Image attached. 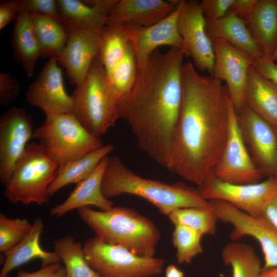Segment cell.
<instances>
[{"mask_svg":"<svg viewBox=\"0 0 277 277\" xmlns=\"http://www.w3.org/2000/svg\"><path fill=\"white\" fill-rule=\"evenodd\" d=\"M214 61L212 76L225 82L236 112L245 106V95L251 58L222 39L212 40Z\"/></svg>","mask_w":277,"mask_h":277,"instance_id":"obj_16","label":"cell"},{"mask_svg":"<svg viewBox=\"0 0 277 277\" xmlns=\"http://www.w3.org/2000/svg\"><path fill=\"white\" fill-rule=\"evenodd\" d=\"M130 43L124 24L104 27L99 56L107 73L122 59Z\"/></svg>","mask_w":277,"mask_h":277,"instance_id":"obj_31","label":"cell"},{"mask_svg":"<svg viewBox=\"0 0 277 277\" xmlns=\"http://www.w3.org/2000/svg\"><path fill=\"white\" fill-rule=\"evenodd\" d=\"M108 159V156L105 157L89 176L77 183L62 203L51 208V215L59 217L72 210L90 206L103 211L114 207L113 203L106 199L102 191V181Z\"/></svg>","mask_w":277,"mask_h":277,"instance_id":"obj_21","label":"cell"},{"mask_svg":"<svg viewBox=\"0 0 277 277\" xmlns=\"http://www.w3.org/2000/svg\"><path fill=\"white\" fill-rule=\"evenodd\" d=\"M21 12L48 16L61 23L57 1L55 0H23Z\"/></svg>","mask_w":277,"mask_h":277,"instance_id":"obj_36","label":"cell"},{"mask_svg":"<svg viewBox=\"0 0 277 277\" xmlns=\"http://www.w3.org/2000/svg\"><path fill=\"white\" fill-rule=\"evenodd\" d=\"M16 277H66V270L60 263L50 264L32 272L21 270Z\"/></svg>","mask_w":277,"mask_h":277,"instance_id":"obj_41","label":"cell"},{"mask_svg":"<svg viewBox=\"0 0 277 277\" xmlns=\"http://www.w3.org/2000/svg\"><path fill=\"white\" fill-rule=\"evenodd\" d=\"M197 188L208 201L222 200L258 217L277 192V176H269L253 184H236L221 181L212 175Z\"/></svg>","mask_w":277,"mask_h":277,"instance_id":"obj_11","label":"cell"},{"mask_svg":"<svg viewBox=\"0 0 277 277\" xmlns=\"http://www.w3.org/2000/svg\"><path fill=\"white\" fill-rule=\"evenodd\" d=\"M233 0H203L200 2L206 19H217L226 15Z\"/></svg>","mask_w":277,"mask_h":277,"instance_id":"obj_38","label":"cell"},{"mask_svg":"<svg viewBox=\"0 0 277 277\" xmlns=\"http://www.w3.org/2000/svg\"><path fill=\"white\" fill-rule=\"evenodd\" d=\"M260 277H277V267L262 269Z\"/></svg>","mask_w":277,"mask_h":277,"instance_id":"obj_45","label":"cell"},{"mask_svg":"<svg viewBox=\"0 0 277 277\" xmlns=\"http://www.w3.org/2000/svg\"><path fill=\"white\" fill-rule=\"evenodd\" d=\"M53 251L64 264L66 277H100L87 263L82 244L70 235L53 242Z\"/></svg>","mask_w":277,"mask_h":277,"instance_id":"obj_30","label":"cell"},{"mask_svg":"<svg viewBox=\"0 0 277 277\" xmlns=\"http://www.w3.org/2000/svg\"><path fill=\"white\" fill-rule=\"evenodd\" d=\"M61 23L68 34L76 30H101L118 0H57Z\"/></svg>","mask_w":277,"mask_h":277,"instance_id":"obj_19","label":"cell"},{"mask_svg":"<svg viewBox=\"0 0 277 277\" xmlns=\"http://www.w3.org/2000/svg\"><path fill=\"white\" fill-rule=\"evenodd\" d=\"M203 236L200 232L188 227L174 226L172 240L176 250V257L179 263H190L203 252L201 243Z\"/></svg>","mask_w":277,"mask_h":277,"instance_id":"obj_34","label":"cell"},{"mask_svg":"<svg viewBox=\"0 0 277 277\" xmlns=\"http://www.w3.org/2000/svg\"><path fill=\"white\" fill-rule=\"evenodd\" d=\"M224 263L231 268V277H260L261 262L254 249L250 245L232 241L223 248Z\"/></svg>","mask_w":277,"mask_h":277,"instance_id":"obj_29","label":"cell"},{"mask_svg":"<svg viewBox=\"0 0 277 277\" xmlns=\"http://www.w3.org/2000/svg\"><path fill=\"white\" fill-rule=\"evenodd\" d=\"M167 216L174 226H187L200 232L203 235H212L216 230L218 219L212 207L179 208Z\"/></svg>","mask_w":277,"mask_h":277,"instance_id":"obj_32","label":"cell"},{"mask_svg":"<svg viewBox=\"0 0 277 277\" xmlns=\"http://www.w3.org/2000/svg\"><path fill=\"white\" fill-rule=\"evenodd\" d=\"M102 191L107 199L123 194L141 197L166 215L179 208L212 207L198 188L182 182L169 184L142 177L126 167L116 155L108 156Z\"/></svg>","mask_w":277,"mask_h":277,"instance_id":"obj_3","label":"cell"},{"mask_svg":"<svg viewBox=\"0 0 277 277\" xmlns=\"http://www.w3.org/2000/svg\"><path fill=\"white\" fill-rule=\"evenodd\" d=\"M257 2L258 0H233L227 13L244 21L251 13Z\"/></svg>","mask_w":277,"mask_h":277,"instance_id":"obj_42","label":"cell"},{"mask_svg":"<svg viewBox=\"0 0 277 277\" xmlns=\"http://www.w3.org/2000/svg\"><path fill=\"white\" fill-rule=\"evenodd\" d=\"M184 56L178 48L155 50L138 68L133 86L117 102L120 118L129 125L138 148L169 170L182 102Z\"/></svg>","mask_w":277,"mask_h":277,"instance_id":"obj_2","label":"cell"},{"mask_svg":"<svg viewBox=\"0 0 277 277\" xmlns=\"http://www.w3.org/2000/svg\"><path fill=\"white\" fill-rule=\"evenodd\" d=\"M83 248L87 263L100 277H154L165 264L162 259L136 255L95 236L86 239Z\"/></svg>","mask_w":277,"mask_h":277,"instance_id":"obj_8","label":"cell"},{"mask_svg":"<svg viewBox=\"0 0 277 277\" xmlns=\"http://www.w3.org/2000/svg\"><path fill=\"white\" fill-rule=\"evenodd\" d=\"M58 64L56 57L49 58L26 92L27 102L42 110L46 116L73 113L74 111L73 98L65 90L62 70Z\"/></svg>","mask_w":277,"mask_h":277,"instance_id":"obj_15","label":"cell"},{"mask_svg":"<svg viewBox=\"0 0 277 277\" xmlns=\"http://www.w3.org/2000/svg\"><path fill=\"white\" fill-rule=\"evenodd\" d=\"M77 212L101 241L122 246L140 256L154 257L160 232L152 221L136 210L121 206L95 210L87 206Z\"/></svg>","mask_w":277,"mask_h":277,"instance_id":"obj_4","label":"cell"},{"mask_svg":"<svg viewBox=\"0 0 277 277\" xmlns=\"http://www.w3.org/2000/svg\"><path fill=\"white\" fill-rule=\"evenodd\" d=\"M261 216L277 228V192L267 204Z\"/></svg>","mask_w":277,"mask_h":277,"instance_id":"obj_43","label":"cell"},{"mask_svg":"<svg viewBox=\"0 0 277 277\" xmlns=\"http://www.w3.org/2000/svg\"><path fill=\"white\" fill-rule=\"evenodd\" d=\"M244 21L263 57L271 60L277 45V0H258Z\"/></svg>","mask_w":277,"mask_h":277,"instance_id":"obj_22","label":"cell"},{"mask_svg":"<svg viewBox=\"0 0 277 277\" xmlns=\"http://www.w3.org/2000/svg\"><path fill=\"white\" fill-rule=\"evenodd\" d=\"M20 91L17 80L8 72L0 73V104L5 106L14 102Z\"/></svg>","mask_w":277,"mask_h":277,"instance_id":"obj_37","label":"cell"},{"mask_svg":"<svg viewBox=\"0 0 277 277\" xmlns=\"http://www.w3.org/2000/svg\"><path fill=\"white\" fill-rule=\"evenodd\" d=\"M33 226L24 219H9L0 213V251L5 253L20 243Z\"/></svg>","mask_w":277,"mask_h":277,"instance_id":"obj_35","label":"cell"},{"mask_svg":"<svg viewBox=\"0 0 277 277\" xmlns=\"http://www.w3.org/2000/svg\"><path fill=\"white\" fill-rule=\"evenodd\" d=\"M176 8L170 1L118 0L107 18L106 26L132 23L149 26L165 18Z\"/></svg>","mask_w":277,"mask_h":277,"instance_id":"obj_20","label":"cell"},{"mask_svg":"<svg viewBox=\"0 0 277 277\" xmlns=\"http://www.w3.org/2000/svg\"><path fill=\"white\" fill-rule=\"evenodd\" d=\"M183 95L170 171L201 185L212 175L224 149L231 100L223 82L204 76L190 61L182 67Z\"/></svg>","mask_w":277,"mask_h":277,"instance_id":"obj_1","label":"cell"},{"mask_svg":"<svg viewBox=\"0 0 277 277\" xmlns=\"http://www.w3.org/2000/svg\"><path fill=\"white\" fill-rule=\"evenodd\" d=\"M178 9L159 23L149 26L123 24L133 46L137 67H142L150 56L162 46L184 50L183 39L177 28Z\"/></svg>","mask_w":277,"mask_h":277,"instance_id":"obj_17","label":"cell"},{"mask_svg":"<svg viewBox=\"0 0 277 277\" xmlns=\"http://www.w3.org/2000/svg\"><path fill=\"white\" fill-rule=\"evenodd\" d=\"M178 9L177 28L185 48L198 69L212 75L214 54L212 42L208 35L206 20L200 2L195 0H171Z\"/></svg>","mask_w":277,"mask_h":277,"instance_id":"obj_12","label":"cell"},{"mask_svg":"<svg viewBox=\"0 0 277 277\" xmlns=\"http://www.w3.org/2000/svg\"><path fill=\"white\" fill-rule=\"evenodd\" d=\"M165 277H184L183 272L175 265H168L165 270Z\"/></svg>","mask_w":277,"mask_h":277,"instance_id":"obj_44","label":"cell"},{"mask_svg":"<svg viewBox=\"0 0 277 277\" xmlns=\"http://www.w3.org/2000/svg\"><path fill=\"white\" fill-rule=\"evenodd\" d=\"M212 176L221 181L236 184L258 183L265 176L254 163L247 150L231 101L226 143Z\"/></svg>","mask_w":277,"mask_h":277,"instance_id":"obj_10","label":"cell"},{"mask_svg":"<svg viewBox=\"0 0 277 277\" xmlns=\"http://www.w3.org/2000/svg\"><path fill=\"white\" fill-rule=\"evenodd\" d=\"M103 29L76 30L68 34L65 48L58 62L65 68L70 83L76 87L83 82L93 61L100 54Z\"/></svg>","mask_w":277,"mask_h":277,"instance_id":"obj_18","label":"cell"},{"mask_svg":"<svg viewBox=\"0 0 277 277\" xmlns=\"http://www.w3.org/2000/svg\"><path fill=\"white\" fill-rule=\"evenodd\" d=\"M236 114L243 138L254 163L265 175L277 176L274 128L246 105Z\"/></svg>","mask_w":277,"mask_h":277,"instance_id":"obj_13","label":"cell"},{"mask_svg":"<svg viewBox=\"0 0 277 277\" xmlns=\"http://www.w3.org/2000/svg\"><path fill=\"white\" fill-rule=\"evenodd\" d=\"M245 100L246 105L273 128H277V88L250 66Z\"/></svg>","mask_w":277,"mask_h":277,"instance_id":"obj_25","label":"cell"},{"mask_svg":"<svg viewBox=\"0 0 277 277\" xmlns=\"http://www.w3.org/2000/svg\"><path fill=\"white\" fill-rule=\"evenodd\" d=\"M32 138L58 167L104 145L100 137L90 133L73 113L46 116L44 123L34 130Z\"/></svg>","mask_w":277,"mask_h":277,"instance_id":"obj_6","label":"cell"},{"mask_svg":"<svg viewBox=\"0 0 277 277\" xmlns=\"http://www.w3.org/2000/svg\"><path fill=\"white\" fill-rule=\"evenodd\" d=\"M58 168L38 143H29L5 186V197L15 204L42 205L48 202V188Z\"/></svg>","mask_w":277,"mask_h":277,"instance_id":"obj_7","label":"cell"},{"mask_svg":"<svg viewBox=\"0 0 277 277\" xmlns=\"http://www.w3.org/2000/svg\"><path fill=\"white\" fill-rule=\"evenodd\" d=\"M44 229L42 219L36 217L28 234L18 244L5 253L4 264L0 277H6L13 269L33 259H39L42 267L60 263L58 255L46 251L39 244V239Z\"/></svg>","mask_w":277,"mask_h":277,"instance_id":"obj_23","label":"cell"},{"mask_svg":"<svg viewBox=\"0 0 277 277\" xmlns=\"http://www.w3.org/2000/svg\"><path fill=\"white\" fill-rule=\"evenodd\" d=\"M251 66L277 88V65L274 61L264 57L253 58Z\"/></svg>","mask_w":277,"mask_h":277,"instance_id":"obj_40","label":"cell"},{"mask_svg":"<svg viewBox=\"0 0 277 277\" xmlns=\"http://www.w3.org/2000/svg\"><path fill=\"white\" fill-rule=\"evenodd\" d=\"M271 60L275 62V61L277 60V45L275 48V49L274 50V52L272 55V56L271 57Z\"/></svg>","mask_w":277,"mask_h":277,"instance_id":"obj_46","label":"cell"},{"mask_svg":"<svg viewBox=\"0 0 277 277\" xmlns=\"http://www.w3.org/2000/svg\"><path fill=\"white\" fill-rule=\"evenodd\" d=\"M137 69L135 54L130 43L122 59L109 72L106 73L108 83L117 102L133 86Z\"/></svg>","mask_w":277,"mask_h":277,"instance_id":"obj_33","label":"cell"},{"mask_svg":"<svg viewBox=\"0 0 277 277\" xmlns=\"http://www.w3.org/2000/svg\"><path fill=\"white\" fill-rule=\"evenodd\" d=\"M71 96L74 104L73 114L96 136L104 135L120 118L117 100L109 85L99 55Z\"/></svg>","mask_w":277,"mask_h":277,"instance_id":"obj_5","label":"cell"},{"mask_svg":"<svg viewBox=\"0 0 277 277\" xmlns=\"http://www.w3.org/2000/svg\"><path fill=\"white\" fill-rule=\"evenodd\" d=\"M23 0L2 1L0 3V29H3L22 9Z\"/></svg>","mask_w":277,"mask_h":277,"instance_id":"obj_39","label":"cell"},{"mask_svg":"<svg viewBox=\"0 0 277 277\" xmlns=\"http://www.w3.org/2000/svg\"><path fill=\"white\" fill-rule=\"evenodd\" d=\"M205 20L206 31L211 41H225L251 58L263 57L243 19L227 13L217 19Z\"/></svg>","mask_w":277,"mask_h":277,"instance_id":"obj_24","label":"cell"},{"mask_svg":"<svg viewBox=\"0 0 277 277\" xmlns=\"http://www.w3.org/2000/svg\"><path fill=\"white\" fill-rule=\"evenodd\" d=\"M212 205L218 220L230 224L229 236L238 241L245 236L255 239L260 244L264 258L262 269L277 267V228L262 216H253L227 202L212 200Z\"/></svg>","mask_w":277,"mask_h":277,"instance_id":"obj_9","label":"cell"},{"mask_svg":"<svg viewBox=\"0 0 277 277\" xmlns=\"http://www.w3.org/2000/svg\"><path fill=\"white\" fill-rule=\"evenodd\" d=\"M34 35L38 43L41 57L60 58L65 48L68 34L58 21L48 16L30 14Z\"/></svg>","mask_w":277,"mask_h":277,"instance_id":"obj_28","label":"cell"},{"mask_svg":"<svg viewBox=\"0 0 277 277\" xmlns=\"http://www.w3.org/2000/svg\"><path fill=\"white\" fill-rule=\"evenodd\" d=\"M11 42L14 57L22 64L27 76L32 77L41 52L29 13L21 12L17 15L12 29Z\"/></svg>","mask_w":277,"mask_h":277,"instance_id":"obj_26","label":"cell"},{"mask_svg":"<svg viewBox=\"0 0 277 277\" xmlns=\"http://www.w3.org/2000/svg\"><path fill=\"white\" fill-rule=\"evenodd\" d=\"M33 121L22 108L14 107L0 116V182L8 183L34 132Z\"/></svg>","mask_w":277,"mask_h":277,"instance_id":"obj_14","label":"cell"},{"mask_svg":"<svg viewBox=\"0 0 277 277\" xmlns=\"http://www.w3.org/2000/svg\"><path fill=\"white\" fill-rule=\"evenodd\" d=\"M114 149L112 144L104 145L80 159L58 167L56 176L48 188L49 196L54 195L66 185L77 184L86 179L101 161Z\"/></svg>","mask_w":277,"mask_h":277,"instance_id":"obj_27","label":"cell"},{"mask_svg":"<svg viewBox=\"0 0 277 277\" xmlns=\"http://www.w3.org/2000/svg\"><path fill=\"white\" fill-rule=\"evenodd\" d=\"M274 128V130H275V131L276 132V133L277 134V128Z\"/></svg>","mask_w":277,"mask_h":277,"instance_id":"obj_47","label":"cell"}]
</instances>
